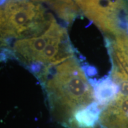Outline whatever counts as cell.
<instances>
[{
    "label": "cell",
    "instance_id": "6da1fadb",
    "mask_svg": "<svg viewBox=\"0 0 128 128\" xmlns=\"http://www.w3.org/2000/svg\"><path fill=\"white\" fill-rule=\"evenodd\" d=\"M45 90L51 112L66 126L75 113L93 103V90L74 57L48 66L37 76Z\"/></svg>",
    "mask_w": 128,
    "mask_h": 128
},
{
    "label": "cell",
    "instance_id": "7a4b0ae2",
    "mask_svg": "<svg viewBox=\"0 0 128 128\" xmlns=\"http://www.w3.org/2000/svg\"><path fill=\"white\" fill-rule=\"evenodd\" d=\"M12 54L38 76L44 68L58 65L74 56L66 29L53 18L39 36L17 39Z\"/></svg>",
    "mask_w": 128,
    "mask_h": 128
},
{
    "label": "cell",
    "instance_id": "3957f363",
    "mask_svg": "<svg viewBox=\"0 0 128 128\" xmlns=\"http://www.w3.org/2000/svg\"><path fill=\"white\" fill-rule=\"evenodd\" d=\"M4 10L10 38L20 39L39 36L54 18L38 1H6Z\"/></svg>",
    "mask_w": 128,
    "mask_h": 128
},
{
    "label": "cell",
    "instance_id": "277c9868",
    "mask_svg": "<svg viewBox=\"0 0 128 128\" xmlns=\"http://www.w3.org/2000/svg\"><path fill=\"white\" fill-rule=\"evenodd\" d=\"M80 10L101 30L118 36L121 34L128 12L122 1H76Z\"/></svg>",
    "mask_w": 128,
    "mask_h": 128
},
{
    "label": "cell",
    "instance_id": "5b68a950",
    "mask_svg": "<svg viewBox=\"0 0 128 128\" xmlns=\"http://www.w3.org/2000/svg\"><path fill=\"white\" fill-rule=\"evenodd\" d=\"M102 128H128V96H117L101 113Z\"/></svg>",
    "mask_w": 128,
    "mask_h": 128
},
{
    "label": "cell",
    "instance_id": "8992f818",
    "mask_svg": "<svg viewBox=\"0 0 128 128\" xmlns=\"http://www.w3.org/2000/svg\"><path fill=\"white\" fill-rule=\"evenodd\" d=\"M94 101L103 110L114 100L119 92L118 85L112 77H107L99 80H91Z\"/></svg>",
    "mask_w": 128,
    "mask_h": 128
},
{
    "label": "cell",
    "instance_id": "52a82bcc",
    "mask_svg": "<svg viewBox=\"0 0 128 128\" xmlns=\"http://www.w3.org/2000/svg\"><path fill=\"white\" fill-rule=\"evenodd\" d=\"M108 48L113 64L121 66L128 74V37H115L114 40H108Z\"/></svg>",
    "mask_w": 128,
    "mask_h": 128
},
{
    "label": "cell",
    "instance_id": "ba28073f",
    "mask_svg": "<svg viewBox=\"0 0 128 128\" xmlns=\"http://www.w3.org/2000/svg\"><path fill=\"white\" fill-rule=\"evenodd\" d=\"M45 2L55 11L60 18L68 23H71L74 20L80 10L76 1H51Z\"/></svg>",
    "mask_w": 128,
    "mask_h": 128
},
{
    "label": "cell",
    "instance_id": "9c48e42d",
    "mask_svg": "<svg viewBox=\"0 0 128 128\" xmlns=\"http://www.w3.org/2000/svg\"><path fill=\"white\" fill-rule=\"evenodd\" d=\"M4 4V2H0V49L8 45V42L10 39L8 34Z\"/></svg>",
    "mask_w": 128,
    "mask_h": 128
}]
</instances>
